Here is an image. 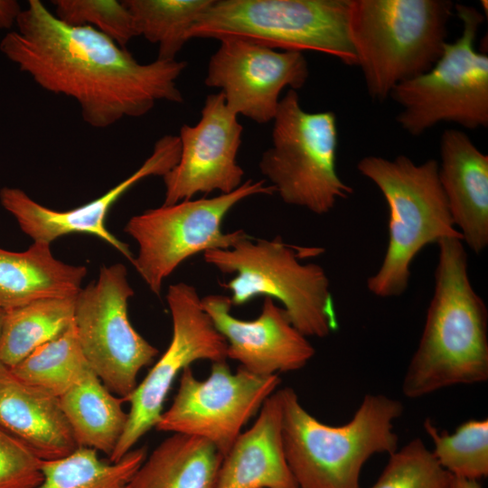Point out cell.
Here are the masks:
<instances>
[{
  "instance_id": "1",
  "label": "cell",
  "mask_w": 488,
  "mask_h": 488,
  "mask_svg": "<svg viewBox=\"0 0 488 488\" xmlns=\"http://www.w3.org/2000/svg\"><path fill=\"white\" fill-rule=\"evenodd\" d=\"M15 25L1 52L42 89L76 100L92 127L144 116L160 100H183L176 80L184 61L142 64L100 32L64 23L40 0L28 1Z\"/></svg>"
},
{
  "instance_id": "2",
  "label": "cell",
  "mask_w": 488,
  "mask_h": 488,
  "mask_svg": "<svg viewBox=\"0 0 488 488\" xmlns=\"http://www.w3.org/2000/svg\"><path fill=\"white\" fill-rule=\"evenodd\" d=\"M436 244L433 296L402 381L408 399L488 380V310L471 283L465 244L457 238Z\"/></svg>"
},
{
  "instance_id": "3",
  "label": "cell",
  "mask_w": 488,
  "mask_h": 488,
  "mask_svg": "<svg viewBox=\"0 0 488 488\" xmlns=\"http://www.w3.org/2000/svg\"><path fill=\"white\" fill-rule=\"evenodd\" d=\"M279 393L285 455L299 488H361L364 464L399 448L394 424L404 407L398 399L367 394L349 422L330 426L311 415L292 388Z\"/></svg>"
},
{
  "instance_id": "4",
  "label": "cell",
  "mask_w": 488,
  "mask_h": 488,
  "mask_svg": "<svg viewBox=\"0 0 488 488\" xmlns=\"http://www.w3.org/2000/svg\"><path fill=\"white\" fill-rule=\"evenodd\" d=\"M454 6L448 0H350L349 36L373 99L385 100L435 65Z\"/></svg>"
},
{
  "instance_id": "5",
  "label": "cell",
  "mask_w": 488,
  "mask_h": 488,
  "mask_svg": "<svg viewBox=\"0 0 488 488\" xmlns=\"http://www.w3.org/2000/svg\"><path fill=\"white\" fill-rule=\"evenodd\" d=\"M357 168L379 188L389 208L386 252L366 286L378 297H396L407 290L412 262L426 246L462 236L440 185L436 160L416 164L403 155L392 160L368 155Z\"/></svg>"
},
{
  "instance_id": "6",
  "label": "cell",
  "mask_w": 488,
  "mask_h": 488,
  "mask_svg": "<svg viewBox=\"0 0 488 488\" xmlns=\"http://www.w3.org/2000/svg\"><path fill=\"white\" fill-rule=\"evenodd\" d=\"M306 249L296 250L280 236L264 239L246 234L229 249L202 255L221 273L235 275L221 284L230 292L232 305L261 296L276 299L300 333L324 338L337 327L330 281L318 264L300 262Z\"/></svg>"
},
{
  "instance_id": "7",
  "label": "cell",
  "mask_w": 488,
  "mask_h": 488,
  "mask_svg": "<svg viewBox=\"0 0 488 488\" xmlns=\"http://www.w3.org/2000/svg\"><path fill=\"white\" fill-rule=\"evenodd\" d=\"M350 0H213L187 38L238 37L283 51H314L357 65Z\"/></svg>"
},
{
  "instance_id": "8",
  "label": "cell",
  "mask_w": 488,
  "mask_h": 488,
  "mask_svg": "<svg viewBox=\"0 0 488 488\" xmlns=\"http://www.w3.org/2000/svg\"><path fill=\"white\" fill-rule=\"evenodd\" d=\"M272 121V145L258 166L284 202L324 215L353 193L336 171L333 111L304 110L296 90L288 89Z\"/></svg>"
},
{
  "instance_id": "9",
  "label": "cell",
  "mask_w": 488,
  "mask_h": 488,
  "mask_svg": "<svg viewBox=\"0 0 488 488\" xmlns=\"http://www.w3.org/2000/svg\"><path fill=\"white\" fill-rule=\"evenodd\" d=\"M462 34L446 42L427 72L398 84L390 92L401 108L397 122L411 136H420L441 122L477 129L488 126V56L475 49L484 16L473 6L455 4Z\"/></svg>"
},
{
  "instance_id": "10",
  "label": "cell",
  "mask_w": 488,
  "mask_h": 488,
  "mask_svg": "<svg viewBox=\"0 0 488 488\" xmlns=\"http://www.w3.org/2000/svg\"><path fill=\"white\" fill-rule=\"evenodd\" d=\"M264 180L245 181L230 193L162 205L131 217L125 232L138 245L132 265L149 289L160 296L164 279L184 260L214 249H229L247 233L222 231L228 212L244 199L275 193Z\"/></svg>"
},
{
  "instance_id": "11",
  "label": "cell",
  "mask_w": 488,
  "mask_h": 488,
  "mask_svg": "<svg viewBox=\"0 0 488 488\" xmlns=\"http://www.w3.org/2000/svg\"><path fill=\"white\" fill-rule=\"evenodd\" d=\"M133 296L127 267L117 263L104 266L74 300L73 324L82 352L107 389L125 401L138 384L140 371L159 353L129 321Z\"/></svg>"
},
{
  "instance_id": "12",
  "label": "cell",
  "mask_w": 488,
  "mask_h": 488,
  "mask_svg": "<svg viewBox=\"0 0 488 488\" xmlns=\"http://www.w3.org/2000/svg\"><path fill=\"white\" fill-rule=\"evenodd\" d=\"M180 375L174 400L155 428L202 438L222 456L281 383L278 374L257 375L241 367L232 372L226 361L213 362L205 380H198L191 366Z\"/></svg>"
},
{
  "instance_id": "13",
  "label": "cell",
  "mask_w": 488,
  "mask_h": 488,
  "mask_svg": "<svg viewBox=\"0 0 488 488\" xmlns=\"http://www.w3.org/2000/svg\"><path fill=\"white\" fill-rule=\"evenodd\" d=\"M196 288L179 282L170 285L166 301L171 313V342L126 401L130 403L125 430L108 458L117 462L155 427L167 394L177 375L198 361H226L227 343L203 310Z\"/></svg>"
},
{
  "instance_id": "14",
  "label": "cell",
  "mask_w": 488,
  "mask_h": 488,
  "mask_svg": "<svg viewBox=\"0 0 488 488\" xmlns=\"http://www.w3.org/2000/svg\"><path fill=\"white\" fill-rule=\"evenodd\" d=\"M309 77L303 52L277 51L238 37L220 40L204 83L218 88L228 108L256 123L272 121L285 88L296 90Z\"/></svg>"
},
{
  "instance_id": "15",
  "label": "cell",
  "mask_w": 488,
  "mask_h": 488,
  "mask_svg": "<svg viewBox=\"0 0 488 488\" xmlns=\"http://www.w3.org/2000/svg\"><path fill=\"white\" fill-rule=\"evenodd\" d=\"M243 127L230 111L221 92L206 97L200 120L183 125L178 136L177 164L164 176L163 205L191 200L198 193H230L242 183L244 170L237 155Z\"/></svg>"
},
{
  "instance_id": "16",
  "label": "cell",
  "mask_w": 488,
  "mask_h": 488,
  "mask_svg": "<svg viewBox=\"0 0 488 488\" xmlns=\"http://www.w3.org/2000/svg\"><path fill=\"white\" fill-rule=\"evenodd\" d=\"M181 143L178 136L164 135L154 145L150 156L132 174L100 197L74 209L59 211L45 207L19 188L0 190V202L18 222L21 230L35 242L51 244L73 232L87 233L106 241L130 262L134 256L127 244L116 238L106 226L111 206L138 182L149 176H164L178 162Z\"/></svg>"
},
{
  "instance_id": "17",
  "label": "cell",
  "mask_w": 488,
  "mask_h": 488,
  "mask_svg": "<svg viewBox=\"0 0 488 488\" xmlns=\"http://www.w3.org/2000/svg\"><path fill=\"white\" fill-rule=\"evenodd\" d=\"M203 310L227 343V359L257 375H274L304 368L314 356L308 337L291 323L286 310L265 297L260 314L241 320L231 313L225 295H208L201 299Z\"/></svg>"
},
{
  "instance_id": "18",
  "label": "cell",
  "mask_w": 488,
  "mask_h": 488,
  "mask_svg": "<svg viewBox=\"0 0 488 488\" xmlns=\"http://www.w3.org/2000/svg\"><path fill=\"white\" fill-rule=\"evenodd\" d=\"M438 179L455 227L475 254L488 246V155L458 129L440 138Z\"/></svg>"
},
{
  "instance_id": "19",
  "label": "cell",
  "mask_w": 488,
  "mask_h": 488,
  "mask_svg": "<svg viewBox=\"0 0 488 488\" xmlns=\"http://www.w3.org/2000/svg\"><path fill=\"white\" fill-rule=\"evenodd\" d=\"M215 488H299L285 455L279 389L223 456Z\"/></svg>"
},
{
  "instance_id": "20",
  "label": "cell",
  "mask_w": 488,
  "mask_h": 488,
  "mask_svg": "<svg viewBox=\"0 0 488 488\" xmlns=\"http://www.w3.org/2000/svg\"><path fill=\"white\" fill-rule=\"evenodd\" d=\"M0 427L42 461L62 458L79 446L58 397L0 371Z\"/></svg>"
},
{
  "instance_id": "21",
  "label": "cell",
  "mask_w": 488,
  "mask_h": 488,
  "mask_svg": "<svg viewBox=\"0 0 488 488\" xmlns=\"http://www.w3.org/2000/svg\"><path fill=\"white\" fill-rule=\"evenodd\" d=\"M86 274L84 266L54 258L49 243L33 241L23 252L0 249V308L7 311L42 299L74 297Z\"/></svg>"
},
{
  "instance_id": "22",
  "label": "cell",
  "mask_w": 488,
  "mask_h": 488,
  "mask_svg": "<svg viewBox=\"0 0 488 488\" xmlns=\"http://www.w3.org/2000/svg\"><path fill=\"white\" fill-rule=\"evenodd\" d=\"M223 456L208 441L171 434L145 459L131 488H215Z\"/></svg>"
},
{
  "instance_id": "23",
  "label": "cell",
  "mask_w": 488,
  "mask_h": 488,
  "mask_svg": "<svg viewBox=\"0 0 488 488\" xmlns=\"http://www.w3.org/2000/svg\"><path fill=\"white\" fill-rule=\"evenodd\" d=\"M62 411L79 447L113 454L127 425L123 399L114 395L89 371L59 397Z\"/></svg>"
},
{
  "instance_id": "24",
  "label": "cell",
  "mask_w": 488,
  "mask_h": 488,
  "mask_svg": "<svg viewBox=\"0 0 488 488\" xmlns=\"http://www.w3.org/2000/svg\"><path fill=\"white\" fill-rule=\"evenodd\" d=\"M74 297L42 299L5 311L0 371H9L73 324Z\"/></svg>"
},
{
  "instance_id": "25",
  "label": "cell",
  "mask_w": 488,
  "mask_h": 488,
  "mask_svg": "<svg viewBox=\"0 0 488 488\" xmlns=\"http://www.w3.org/2000/svg\"><path fill=\"white\" fill-rule=\"evenodd\" d=\"M146 455L143 446L110 462L99 458L94 449L78 447L62 458L42 461L43 480L36 488H131V481Z\"/></svg>"
},
{
  "instance_id": "26",
  "label": "cell",
  "mask_w": 488,
  "mask_h": 488,
  "mask_svg": "<svg viewBox=\"0 0 488 488\" xmlns=\"http://www.w3.org/2000/svg\"><path fill=\"white\" fill-rule=\"evenodd\" d=\"M136 36L158 45L157 60L173 61L189 41L188 32L213 0H124Z\"/></svg>"
},
{
  "instance_id": "27",
  "label": "cell",
  "mask_w": 488,
  "mask_h": 488,
  "mask_svg": "<svg viewBox=\"0 0 488 488\" xmlns=\"http://www.w3.org/2000/svg\"><path fill=\"white\" fill-rule=\"evenodd\" d=\"M92 371L80 346L74 324L41 345L9 370L15 379L61 397Z\"/></svg>"
},
{
  "instance_id": "28",
  "label": "cell",
  "mask_w": 488,
  "mask_h": 488,
  "mask_svg": "<svg viewBox=\"0 0 488 488\" xmlns=\"http://www.w3.org/2000/svg\"><path fill=\"white\" fill-rule=\"evenodd\" d=\"M424 428L433 443L437 463L452 476L479 481L488 475V419L472 418L455 432L439 431L426 418Z\"/></svg>"
},
{
  "instance_id": "29",
  "label": "cell",
  "mask_w": 488,
  "mask_h": 488,
  "mask_svg": "<svg viewBox=\"0 0 488 488\" xmlns=\"http://www.w3.org/2000/svg\"><path fill=\"white\" fill-rule=\"evenodd\" d=\"M451 480L452 475L417 437L389 455L381 474L370 488H450Z\"/></svg>"
},
{
  "instance_id": "30",
  "label": "cell",
  "mask_w": 488,
  "mask_h": 488,
  "mask_svg": "<svg viewBox=\"0 0 488 488\" xmlns=\"http://www.w3.org/2000/svg\"><path fill=\"white\" fill-rule=\"evenodd\" d=\"M54 15L71 26H89L126 48L136 36L132 16L122 1L53 0Z\"/></svg>"
},
{
  "instance_id": "31",
  "label": "cell",
  "mask_w": 488,
  "mask_h": 488,
  "mask_svg": "<svg viewBox=\"0 0 488 488\" xmlns=\"http://www.w3.org/2000/svg\"><path fill=\"white\" fill-rule=\"evenodd\" d=\"M42 460L0 427V488H36L42 480Z\"/></svg>"
},
{
  "instance_id": "32",
  "label": "cell",
  "mask_w": 488,
  "mask_h": 488,
  "mask_svg": "<svg viewBox=\"0 0 488 488\" xmlns=\"http://www.w3.org/2000/svg\"><path fill=\"white\" fill-rule=\"evenodd\" d=\"M21 11V5L17 1L0 0V29H11Z\"/></svg>"
},
{
  "instance_id": "33",
  "label": "cell",
  "mask_w": 488,
  "mask_h": 488,
  "mask_svg": "<svg viewBox=\"0 0 488 488\" xmlns=\"http://www.w3.org/2000/svg\"><path fill=\"white\" fill-rule=\"evenodd\" d=\"M450 488H482L479 481L452 476Z\"/></svg>"
},
{
  "instance_id": "34",
  "label": "cell",
  "mask_w": 488,
  "mask_h": 488,
  "mask_svg": "<svg viewBox=\"0 0 488 488\" xmlns=\"http://www.w3.org/2000/svg\"><path fill=\"white\" fill-rule=\"evenodd\" d=\"M5 316V311L0 308V337L3 330L4 321Z\"/></svg>"
}]
</instances>
